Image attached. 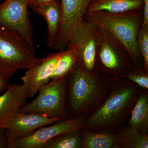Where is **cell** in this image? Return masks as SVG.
Returning <instances> with one entry per match:
<instances>
[{"instance_id":"7a4b0ae2","label":"cell","mask_w":148,"mask_h":148,"mask_svg":"<svg viewBox=\"0 0 148 148\" xmlns=\"http://www.w3.org/2000/svg\"><path fill=\"white\" fill-rule=\"evenodd\" d=\"M142 89L126 79L112 78L108 97L99 108L86 118L83 129L94 132H117L127 124Z\"/></svg>"},{"instance_id":"ffe728a7","label":"cell","mask_w":148,"mask_h":148,"mask_svg":"<svg viewBox=\"0 0 148 148\" xmlns=\"http://www.w3.org/2000/svg\"><path fill=\"white\" fill-rule=\"evenodd\" d=\"M82 129L58 135L47 142L43 148H83Z\"/></svg>"},{"instance_id":"5b68a950","label":"cell","mask_w":148,"mask_h":148,"mask_svg":"<svg viewBox=\"0 0 148 148\" xmlns=\"http://www.w3.org/2000/svg\"><path fill=\"white\" fill-rule=\"evenodd\" d=\"M35 49L20 37L0 28V75L10 79L20 70L38 64Z\"/></svg>"},{"instance_id":"ba28073f","label":"cell","mask_w":148,"mask_h":148,"mask_svg":"<svg viewBox=\"0 0 148 148\" xmlns=\"http://www.w3.org/2000/svg\"><path fill=\"white\" fill-rule=\"evenodd\" d=\"M97 29L95 24L84 17L74 29L67 46L73 49L76 53L77 65L89 72L97 71L95 56Z\"/></svg>"},{"instance_id":"cb8c5ba5","label":"cell","mask_w":148,"mask_h":148,"mask_svg":"<svg viewBox=\"0 0 148 148\" xmlns=\"http://www.w3.org/2000/svg\"><path fill=\"white\" fill-rule=\"evenodd\" d=\"M9 79L0 75V93L5 91L10 85Z\"/></svg>"},{"instance_id":"3957f363","label":"cell","mask_w":148,"mask_h":148,"mask_svg":"<svg viewBox=\"0 0 148 148\" xmlns=\"http://www.w3.org/2000/svg\"><path fill=\"white\" fill-rule=\"evenodd\" d=\"M84 17L96 27L108 31L125 47L134 65L143 67L137 45L138 31L143 24V10L112 13L99 10L85 13Z\"/></svg>"},{"instance_id":"2e32d148","label":"cell","mask_w":148,"mask_h":148,"mask_svg":"<svg viewBox=\"0 0 148 148\" xmlns=\"http://www.w3.org/2000/svg\"><path fill=\"white\" fill-rule=\"evenodd\" d=\"M127 124L148 135V90L142 89L133 107Z\"/></svg>"},{"instance_id":"30bf717a","label":"cell","mask_w":148,"mask_h":148,"mask_svg":"<svg viewBox=\"0 0 148 148\" xmlns=\"http://www.w3.org/2000/svg\"><path fill=\"white\" fill-rule=\"evenodd\" d=\"M86 118H76L62 119L53 124L43 126L27 137L16 141L14 148H43L46 143L65 132L82 129Z\"/></svg>"},{"instance_id":"9a60e30c","label":"cell","mask_w":148,"mask_h":148,"mask_svg":"<svg viewBox=\"0 0 148 148\" xmlns=\"http://www.w3.org/2000/svg\"><path fill=\"white\" fill-rule=\"evenodd\" d=\"M143 0H91L85 13L99 10L120 13L143 10Z\"/></svg>"},{"instance_id":"7c38bea8","label":"cell","mask_w":148,"mask_h":148,"mask_svg":"<svg viewBox=\"0 0 148 148\" xmlns=\"http://www.w3.org/2000/svg\"><path fill=\"white\" fill-rule=\"evenodd\" d=\"M61 52L62 51L48 54L38 64L27 69L21 77L28 98L34 97L41 88L50 81Z\"/></svg>"},{"instance_id":"4fadbf2b","label":"cell","mask_w":148,"mask_h":148,"mask_svg":"<svg viewBox=\"0 0 148 148\" xmlns=\"http://www.w3.org/2000/svg\"><path fill=\"white\" fill-rule=\"evenodd\" d=\"M28 96L22 85L11 84L0 95V128L19 112L25 105Z\"/></svg>"},{"instance_id":"52a82bcc","label":"cell","mask_w":148,"mask_h":148,"mask_svg":"<svg viewBox=\"0 0 148 148\" xmlns=\"http://www.w3.org/2000/svg\"><path fill=\"white\" fill-rule=\"evenodd\" d=\"M29 0H5L0 4V28L20 37L35 49Z\"/></svg>"},{"instance_id":"e0dca14e","label":"cell","mask_w":148,"mask_h":148,"mask_svg":"<svg viewBox=\"0 0 148 148\" xmlns=\"http://www.w3.org/2000/svg\"><path fill=\"white\" fill-rule=\"evenodd\" d=\"M116 148H148V135L128 124L116 132Z\"/></svg>"},{"instance_id":"d6986e66","label":"cell","mask_w":148,"mask_h":148,"mask_svg":"<svg viewBox=\"0 0 148 148\" xmlns=\"http://www.w3.org/2000/svg\"><path fill=\"white\" fill-rule=\"evenodd\" d=\"M77 56L73 49L67 47L62 51L51 80L64 78L77 64Z\"/></svg>"},{"instance_id":"6da1fadb","label":"cell","mask_w":148,"mask_h":148,"mask_svg":"<svg viewBox=\"0 0 148 148\" xmlns=\"http://www.w3.org/2000/svg\"><path fill=\"white\" fill-rule=\"evenodd\" d=\"M112 78L98 71H87L77 64L66 77V106L69 119L90 116L103 104Z\"/></svg>"},{"instance_id":"603a6c76","label":"cell","mask_w":148,"mask_h":148,"mask_svg":"<svg viewBox=\"0 0 148 148\" xmlns=\"http://www.w3.org/2000/svg\"><path fill=\"white\" fill-rule=\"evenodd\" d=\"M55 1L56 0H29V7L33 9L36 7L50 3Z\"/></svg>"},{"instance_id":"5bb4252c","label":"cell","mask_w":148,"mask_h":148,"mask_svg":"<svg viewBox=\"0 0 148 148\" xmlns=\"http://www.w3.org/2000/svg\"><path fill=\"white\" fill-rule=\"evenodd\" d=\"M35 12L45 18L48 26L47 45L53 48L58 36L61 21L60 0L32 9Z\"/></svg>"},{"instance_id":"8fae6325","label":"cell","mask_w":148,"mask_h":148,"mask_svg":"<svg viewBox=\"0 0 148 148\" xmlns=\"http://www.w3.org/2000/svg\"><path fill=\"white\" fill-rule=\"evenodd\" d=\"M91 0H60L61 21L53 49L58 51L67 47L74 29L84 18Z\"/></svg>"},{"instance_id":"8992f818","label":"cell","mask_w":148,"mask_h":148,"mask_svg":"<svg viewBox=\"0 0 148 148\" xmlns=\"http://www.w3.org/2000/svg\"><path fill=\"white\" fill-rule=\"evenodd\" d=\"M66 77L51 80L44 85L38 91L36 98L22 106L19 112L41 114L50 118L69 119L66 101Z\"/></svg>"},{"instance_id":"44dd1931","label":"cell","mask_w":148,"mask_h":148,"mask_svg":"<svg viewBox=\"0 0 148 148\" xmlns=\"http://www.w3.org/2000/svg\"><path fill=\"white\" fill-rule=\"evenodd\" d=\"M117 78L126 79L141 88L148 90V72H146L142 66L133 64L130 71Z\"/></svg>"},{"instance_id":"9c48e42d","label":"cell","mask_w":148,"mask_h":148,"mask_svg":"<svg viewBox=\"0 0 148 148\" xmlns=\"http://www.w3.org/2000/svg\"><path fill=\"white\" fill-rule=\"evenodd\" d=\"M62 119L50 118L41 114L18 112L3 127L7 138L8 148H14L15 142L18 139L27 137L40 127L50 125Z\"/></svg>"},{"instance_id":"277c9868","label":"cell","mask_w":148,"mask_h":148,"mask_svg":"<svg viewBox=\"0 0 148 148\" xmlns=\"http://www.w3.org/2000/svg\"><path fill=\"white\" fill-rule=\"evenodd\" d=\"M133 64L132 58L124 45L108 31L98 27L96 70L110 77H117L130 71Z\"/></svg>"},{"instance_id":"d4e9b609","label":"cell","mask_w":148,"mask_h":148,"mask_svg":"<svg viewBox=\"0 0 148 148\" xmlns=\"http://www.w3.org/2000/svg\"><path fill=\"white\" fill-rule=\"evenodd\" d=\"M8 148V142L4 130L0 128V148Z\"/></svg>"},{"instance_id":"ac0fdd59","label":"cell","mask_w":148,"mask_h":148,"mask_svg":"<svg viewBox=\"0 0 148 148\" xmlns=\"http://www.w3.org/2000/svg\"><path fill=\"white\" fill-rule=\"evenodd\" d=\"M83 148H116V132H98L84 129Z\"/></svg>"},{"instance_id":"484cf974","label":"cell","mask_w":148,"mask_h":148,"mask_svg":"<svg viewBox=\"0 0 148 148\" xmlns=\"http://www.w3.org/2000/svg\"><path fill=\"white\" fill-rule=\"evenodd\" d=\"M143 21L142 25H148V0H143Z\"/></svg>"},{"instance_id":"7402d4cb","label":"cell","mask_w":148,"mask_h":148,"mask_svg":"<svg viewBox=\"0 0 148 148\" xmlns=\"http://www.w3.org/2000/svg\"><path fill=\"white\" fill-rule=\"evenodd\" d=\"M138 51L143 61V67L148 72V25H142L137 37Z\"/></svg>"}]
</instances>
